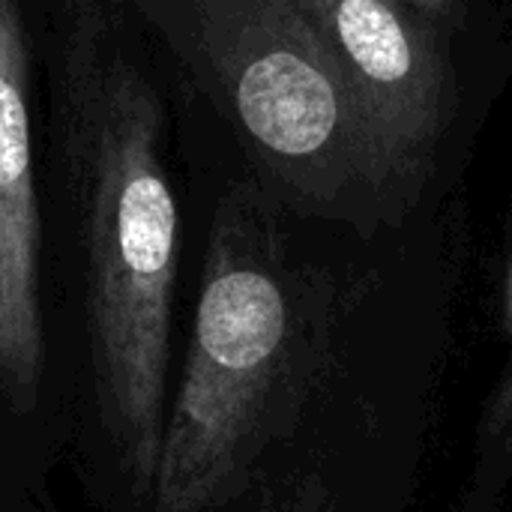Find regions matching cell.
Masks as SVG:
<instances>
[{
    "label": "cell",
    "instance_id": "obj_1",
    "mask_svg": "<svg viewBox=\"0 0 512 512\" xmlns=\"http://www.w3.org/2000/svg\"><path fill=\"white\" fill-rule=\"evenodd\" d=\"M123 45L108 0H72L60 126L81 213L90 366L120 468L150 498L165 435L177 204L159 156V93Z\"/></svg>",
    "mask_w": 512,
    "mask_h": 512
},
{
    "label": "cell",
    "instance_id": "obj_2",
    "mask_svg": "<svg viewBox=\"0 0 512 512\" xmlns=\"http://www.w3.org/2000/svg\"><path fill=\"white\" fill-rule=\"evenodd\" d=\"M294 198L384 186L348 78L297 0H129Z\"/></svg>",
    "mask_w": 512,
    "mask_h": 512
},
{
    "label": "cell",
    "instance_id": "obj_3",
    "mask_svg": "<svg viewBox=\"0 0 512 512\" xmlns=\"http://www.w3.org/2000/svg\"><path fill=\"white\" fill-rule=\"evenodd\" d=\"M249 192L213 222L189 354L165 417L153 512H207L240 483L288 342L285 291Z\"/></svg>",
    "mask_w": 512,
    "mask_h": 512
},
{
    "label": "cell",
    "instance_id": "obj_4",
    "mask_svg": "<svg viewBox=\"0 0 512 512\" xmlns=\"http://www.w3.org/2000/svg\"><path fill=\"white\" fill-rule=\"evenodd\" d=\"M339 60L381 183L429 162L453 111V69L402 0H297Z\"/></svg>",
    "mask_w": 512,
    "mask_h": 512
},
{
    "label": "cell",
    "instance_id": "obj_5",
    "mask_svg": "<svg viewBox=\"0 0 512 512\" xmlns=\"http://www.w3.org/2000/svg\"><path fill=\"white\" fill-rule=\"evenodd\" d=\"M45 375L39 204L33 183L27 39L18 0H0V393L30 414Z\"/></svg>",
    "mask_w": 512,
    "mask_h": 512
},
{
    "label": "cell",
    "instance_id": "obj_6",
    "mask_svg": "<svg viewBox=\"0 0 512 512\" xmlns=\"http://www.w3.org/2000/svg\"><path fill=\"white\" fill-rule=\"evenodd\" d=\"M507 309H510V327H512V261H510V279H507ZM495 429L504 432L507 444L512 450V369L504 390H501V399H498V408H495Z\"/></svg>",
    "mask_w": 512,
    "mask_h": 512
},
{
    "label": "cell",
    "instance_id": "obj_7",
    "mask_svg": "<svg viewBox=\"0 0 512 512\" xmlns=\"http://www.w3.org/2000/svg\"><path fill=\"white\" fill-rule=\"evenodd\" d=\"M402 3L414 6L417 12H423L432 21H450V24H456V18L462 15V6H465V0H402Z\"/></svg>",
    "mask_w": 512,
    "mask_h": 512
}]
</instances>
